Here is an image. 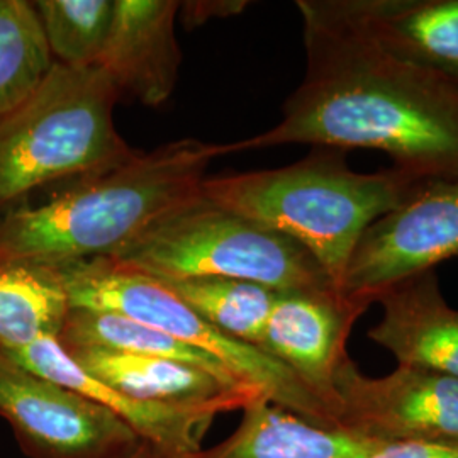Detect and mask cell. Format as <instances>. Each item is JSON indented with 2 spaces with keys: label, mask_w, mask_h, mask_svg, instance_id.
<instances>
[{
  "label": "cell",
  "mask_w": 458,
  "mask_h": 458,
  "mask_svg": "<svg viewBox=\"0 0 458 458\" xmlns=\"http://www.w3.org/2000/svg\"><path fill=\"white\" fill-rule=\"evenodd\" d=\"M306 72L274 128L229 143L377 149L420 179L458 177V82L386 47L344 0H299Z\"/></svg>",
  "instance_id": "cell-1"
},
{
  "label": "cell",
  "mask_w": 458,
  "mask_h": 458,
  "mask_svg": "<svg viewBox=\"0 0 458 458\" xmlns=\"http://www.w3.org/2000/svg\"><path fill=\"white\" fill-rule=\"evenodd\" d=\"M229 143L185 138L75 181L41 206L0 214V268H65L113 259L166 216L200 199Z\"/></svg>",
  "instance_id": "cell-2"
},
{
  "label": "cell",
  "mask_w": 458,
  "mask_h": 458,
  "mask_svg": "<svg viewBox=\"0 0 458 458\" xmlns=\"http://www.w3.org/2000/svg\"><path fill=\"white\" fill-rule=\"evenodd\" d=\"M344 153L316 148L287 166L206 177L200 197L304 246L342 293L363 231L425 182L395 166L355 172Z\"/></svg>",
  "instance_id": "cell-3"
},
{
  "label": "cell",
  "mask_w": 458,
  "mask_h": 458,
  "mask_svg": "<svg viewBox=\"0 0 458 458\" xmlns=\"http://www.w3.org/2000/svg\"><path fill=\"white\" fill-rule=\"evenodd\" d=\"M121 100L98 68L55 65L28 102L0 121V214L55 182L106 172L136 153L114 124Z\"/></svg>",
  "instance_id": "cell-4"
},
{
  "label": "cell",
  "mask_w": 458,
  "mask_h": 458,
  "mask_svg": "<svg viewBox=\"0 0 458 458\" xmlns=\"http://www.w3.org/2000/svg\"><path fill=\"white\" fill-rule=\"evenodd\" d=\"M107 260L160 282L231 278L276 293L336 289L304 246L202 197L166 216Z\"/></svg>",
  "instance_id": "cell-5"
},
{
  "label": "cell",
  "mask_w": 458,
  "mask_h": 458,
  "mask_svg": "<svg viewBox=\"0 0 458 458\" xmlns=\"http://www.w3.org/2000/svg\"><path fill=\"white\" fill-rule=\"evenodd\" d=\"M72 310L115 312L155 327L221 363L248 389L314 425L336 428L331 411L280 361L208 323L158 280L107 259L55 268Z\"/></svg>",
  "instance_id": "cell-6"
},
{
  "label": "cell",
  "mask_w": 458,
  "mask_h": 458,
  "mask_svg": "<svg viewBox=\"0 0 458 458\" xmlns=\"http://www.w3.org/2000/svg\"><path fill=\"white\" fill-rule=\"evenodd\" d=\"M458 260V177L421 182L363 231L342 293L372 306L394 285Z\"/></svg>",
  "instance_id": "cell-7"
},
{
  "label": "cell",
  "mask_w": 458,
  "mask_h": 458,
  "mask_svg": "<svg viewBox=\"0 0 458 458\" xmlns=\"http://www.w3.org/2000/svg\"><path fill=\"white\" fill-rule=\"evenodd\" d=\"M0 418L30 458H124L143 442L113 411L0 353Z\"/></svg>",
  "instance_id": "cell-8"
},
{
  "label": "cell",
  "mask_w": 458,
  "mask_h": 458,
  "mask_svg": "<svg viewBox=\"0 0 458 458\" xmlns=\"http://www.w3.org/2000/svg\"><path fill=\"white\" fill-rule=\"evenodd\" d=\"M338 428L377 443L458 448V378L397 365L384 377L361 374L350 357L336 377Z\"/></svg>",
  "instance_id": "cell-9"
},
{
  "label": "cell",
  "mask_w": 458,
  "mask_h": 458,
  "mask_svg": "<svg viewBox=\"0 0 458 458\" xmlns=\"http://www.w3.org/2000/svg\"><path fill=\"white\" fill-rule=\"evenodd\" d=\"M369 308L336 289L277 293L263 333V352L285 365L331 411L336 426V377L350 357V333Z\"/></svg>",
  "instance_id": "cell-10"
},
{
  "label": "cell",
  "mask_w": 458,
  "mask_h": 458,
  "mask_svg": "<svg viewBox=\"0 0 458 458\" xmlns=\"http://www.w3.org/2000/svg\"><path fill=\"white\" fill-rule=\"evenodd\" d=\"M17 367L70 391L82 394L113 411L136 435L164 457L185 455L202 448V438L219 412L204 408L155 404L128 397L87 374L58 338H41L16 352L2 353Z\"/></svg>",
  "instance_id": "cell-11"
},
{
  "label": "cell",
  "mask_w": 458,
  "mask_h": 458,
  "mask_svg": "<svg viewBox=\"0 0 458 458\" xmlns=\"http://www.w3.org/2000/svg\"><path fill=\"white\" fill-rule=\"evenodd\" d=\"M175 0H114V17L98 65L119 98L148 107L165 104L175 90L182 51L175 38Z\"/></svg>",
  "instance_id": "cell-12"
},
{
  "label": "cell",
  "mask_w": 458,
  "mask_h": 458,
  "mask_svg": "<svg viewBox=\"0 0 458 458\" xmlns=\"http://www.w3.org/2000/svg\"><path fill=\"white\" fill-rule=\"evenodd\" d=\"M87 374L132 399L213 410L219 414L243 411L263 399L208 370L181 361L104 350L96 346H64Z\"/></svg>",
  "instance_id": "cell-13"
},
{
  "label": "cell",
  "mask_w": 458,
  "mask_h": 458,
  "mask_svg": "<svg viewBox=\"0 0 458 458\" xmlns=\"http://www.w3.org/2000/svg\"><path fill=\"white\" fill-rule=\"evenodd\" d=\"M377 302L382 319L369 329L374 344L397 365L458 378V310L443 297L435 270L394 285Z\"/></svg>",
  "instance_id": "cell-14"
},
{
  "label": "cell",
  "mask_w": 458,
  "mask_h": 458,
  "mask_svg": "<svg viewBox=\"0 0 458 458\" xmlns=\"http://www.w3.org/2000/svg\"><path fill=\"white\" fill-rule=\"evenodd\" d=\"M372 443L259 399L246 406L240 425L223 442L185 455L157 454V458H363Z\"/></svg>",
  "instance_id": "cell-15"
},
{
  "label": "cell",
  "mask_w": 458,
  "mask_h": 458,
  "mask_svg": "<svg viewBox=\"0 0 458 458\" xmlns=\"http://www.w3.org/2000/svg\"><path fill=\"white\" fill-rule=\"evenodd\" d=\"M386 47L458 82V0H344Z\"/></svg>",
  "instance_id": "cell-16"
},
{
  "label": "cell",
  "mask_w": 458,
  "mask_h": 458,
  "mask_svg": "<svg viewBox=\"0 0 458 458\" xmlns=\"http://www.w3.org/2000/svg\"><path fill=\"white\" fill-rule=\"evenodd\" d=\"M72 304L55 268H0V353L58 338Z\"/></svg>",
  "instance_id": "cell-17"
},
{
  "label": "cell",
  "mask_w": 458,
  "mask_h": 458,
  "mask_svg": "<svg viewBox=\"0 0 458 458\" xmlns=\"http://www.w3.org/2000/svg\"><path fill=\"white\" fill-rule=\"evenodd\" d=\"M56 65L30 0H0V121L28 102Z\"/></svg>",
  "instance_id": "cell-18"
},
{
  "label": "cell",
  "mask_w": 458,
  "mask_h": 458,
  "mask_svg": "<svg viewBox=\"0 0 458 458\" xmlns=\"http://www.w3.org/2000/svg\"><path fill=\"white\" fill-rule=\"evenodd\" d=\"M58 342L66 348L96 346L104 350L181 361L185 365L208 370L226 382L248 389L242 382H238L234 377L231 376L221 363L209 359L202 352L181 344L179 340L165 335L155 327H147L143 323H138L134 319L115 312L72 310L68 314L64 331L58 336Z\"/></svg>",
  "instance_id": "cell-19"
},
{
  "label": "cell",
  "mask_w": 458,
  "mask_h": 458,
  "mask_svg": "<svg viewBox=\"0 0 458 458\" xmlns=\"http://www.w3.org/2000/svg\"><path fill=\"white\" fill-rule=\"evenodd\" d=\"M160 284L231 338L262 346L265 327L277 297L276 291L231 278H185Z\"/></svg>",
  "instance_id": "cell-20"
},
{
  "label": "cell",
  "mask_w": 458,
  "mask_h": 458,
  "mask_svg": "<svg viewBox=\"0 0 458 458\" xmlns=\"http://www.w3.org/2000/svg\"><path fill=\"white\" fill-rule=\"evenodd\" d=\"M49 49L58 65H98L114 17V0H38Z\"/></svg>",
  "instance_id": "cell-21"
},
{
  "label": "cell",
  "mask_w": 458,
  "mask_h": 458,
  "mask_svg": "<svg viewBox=\"0 0 458 458\" xmlns=\"http://www.w3.org/2000/svg\"><path fill=\"white\" fill-rule=\"evenodd\" d=\"M363 458H458V448L429 443H372Z\"/></svg>",
  "instance_id": "cell-22"
},
{
  "label": "cell",
  "mask_w": 458,
  "mask_h": 458,
  "mask_svg": "<svg viewBox=\"0 0 458 458\" xmlns=\"http://www.w3.org/2000/svg\"><path fill=\"white\" fill-rule=\"evenodd\" d=\"M248 5L243 0H217V2H181L182 19L191 28L204 24L213 17H228L240 14Z\"/></svg>",
  "instance_id": "cell-23"
},
{
  "label": "cell",
  "mask_w": 458,
  "mask_h": 458,
  "mask_svg": "<svg viewBox=\"0 0 458 458\" xmlns=\"http://www.w3.org/2000/svg\"><path fill=\"white\" fill-rule=\"evenodd\" d=\"M124 458H157V452L147 442H141Z\"/></svg>",
  "instance_id": "cell-24"
}]
</instances>
